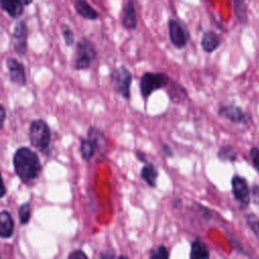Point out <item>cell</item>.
Wrapping results in <instances>:
<instances>
[{"label": "cell", "instance_id": "cell-1", "mask_svg": "<svg viewBox=\"0 0 259 259\" xmlns=\"http://www.w3.org/2000/svg\"><path fill=\"white\" fill-rule=\"evenodd\" d=\"M13 167L16 175L23 183L33 181L41 171L37 154L26 147H21L15 151L13 155Z\"/></svg>", "mask_w": 259, "mask_h": 259}, {"label": "cell", "instance_id": "cell-2", "mask_svg": "<svg viewBox=\"0 0 259 259\" xmlns=\"http://www.w3.org/2000/svg\"><path fill=\"white\" fill-rule=\"evenodd\" d=\"M171 78L164 72H146L140 79V92L147 99L155 91L166 88Z\"/></svg>", "mask_w": 259, "mask_h": 259}, {"label": "cell", "instance_id": "cell-3", "mask_svg": "<svg viewBox=\"0 0 259 259\" xmlns=\"http://www.w3.org/2000/svg\"><path fill=\"white\" fill-rule=\"evenodd\" d=\"M29 142L30 145L39 150L45 151L51 143V130L48 123L40 118L33 119L29 124Z\"/></svg>", "mask_w": 259, "mask_h": 259}, {"label": "cell", "instance_id": "cell-4", "mask_svg": "<svg viewBox=\"0 0 259 259\" xmlns=\"http://www.w3.org/2000/svg\"><path fill=\"white\" fill-rule=\"evenodd\" d=\"M110 84L114 91L123 99H131V86L133 83V74L125 66H119L110 73Z\"/></svg>", "mask_w": 259, "mask_h": 259}, {"label": "cell", "instance_id": "cell-5", "mask_svg": "<svg viewBox=\"0 0 259 259\" xmlns=\"http://www.w3.org/2000/svg\"><path fill=\"white\" fill-rule=\"evenodd\" d=\"M218 115L230 122L248 126L253 122L252 115L234 102L221 103L218 108Z\"/></svg>", "mask_w": 259, "mask_h": 259}, {"label": "cell", "instance_id": "cell-6", "mask_svg": "<svg viewBox=\"0 0 259 259\" xmlns=\"http://www.w3.org/2000/svg\"><path fill=\"white\" fill-rule=\"evenodd\" d=\"M97 52L91 40L88 38H82L76 49V55L74 60V68L76 70L88 69L95 61Z\"/></svg>", "mask_w": 259, "mask_h": 259}, {"label": "cell", "instance_id": "cell-7", "mask_svg": "<svg viewBox=\"0 0 259 259\" xmlns=\"http://www.w3.org/2000/svg\"><path fill=\"white\" fill-rule=\"evenodd\" d=\"M232 193L241 209H247L251 202V191L248 181L241 175H234L231 179Z\"/></svg>", "mask_w": 259, "mask_h": 259}, {"label": "cell", "instance_id": "cell-8", "mask_svg": "<svg viewBox=\"0 0 259 259\" xmlns=\"http://www.w3.org/2000/svg\"><path fill=\"white\" fill-rule=\"evenodd\" d=\"M168 32L171 44L176 49H183L189 40V33L185 25L178 19L171 18L168 22Z\"/></svg>", "mask_w": 259, "mask_h": 259}, {"label": "cell", "instance_id": "cell-9", "mask_svg": "<svg viewBox=\"0 0 259 259\" xmlns=\"http://www.w3.org/2000/svg\"><path fill=\"white\" fill-rule=\"evenodd\" d=\"M6 66L11 82L19 86H24L26 84V76L23 65L14 58H7Z\"/></svg>", "mask_w": 259, "mask_h": 259}, {"label": "cell", "instance_id": "cell-10", "mask_svg": "<svg viewBox=\"0 0 259 259\" xmlns=\"http://www.w3.org/2000/svg\"><path fill=\"white\" fill-rule=\"evenodd\" d=\"M26 36H27L26 24L20 21L15 25L14 31H13L14 48L17 54L20 56H23L26 53Z\"/></svg>", "mask_w": 259, "mask_h": 259}, {"label": "cell", "instance_id": "cell-11", "mask_svg": "<svg viewBox=\"0 0 259 259\" xmlns=\"http://www.w3.org/2000/svg\"><path fill=\"white\" fill-rule=\"evenodd\" d=\"M121 23L124 28L133 30L137 28L138 25V18H137V11L135 0H128L123 8Z\"/></svg>", "mask_w": 259, "mask_h": 259}, {"label": "cell", "instance_id": "cell-12", "mask_svg": "<svg viewBox=\"0 0 259 259\" xmlns=\"http://www.w3.org/2000/svg\"><path fill=\"white\" fill-rule=\"evenodd\" d=\"M221 44H222V38L217 32L212 30H207L203 32L200 40V46L203 52L210 54L215 50H218Z\"/></svg>", "mask_w": 259, "mask_h": 259}, {"label": "cell", "instance_id": "cell-13", "mask_svg": "<svg viewBox=\"0 0 259 259\" xmlns=\"http://www.w3.org/2000/svg\"><path fill=\"white\" fill-rule=\"evenodd\" d=\"M210 257L209 249L206 243L200 238L196 237L190 244V259H208Z\"/></svg>", "mask_w": 259, "mask_h": 259}, {"label": "cell", "instance_id": "cell-14", "mask_svg": "<svg viewBox=\"0 0 259 259\" xmlns=\"http://www.w3.org/2000/svg\"><path fill=\"white\" fill-rule=\"evenodd\" d=\"M140 176H141V179L144 180L149 187L156 188L159 171L154 164L150 162L145 163L140 170Z\"/></svg>", "mask_w": 259, "mask_h": 259}, {"label": "cell", "instance_id": "cell-15", "mask_svg": "<svg viewBox=\"0 0 259 259\" xmlns=\"http://www.w3.org/2000/svg\"><path fill=\"white\" fill-rule=\"evenodd\" d=\"M167 87H168L167 93H168L169 99L172 102L180 103V102L184 101L185 99H187V97H188L187 91L185 90V88L183 86H181L177 82L170 80Z\"/></svg>", "mask_w": 259, "mask_h": 259}, {"label": "cell", "instance_id": "cell-16", "mask_svg": "<svg viewBox=\"0 0 259 259\" xmlns=\"http://www.w3.org/2000/svg\"><path fill=\"white\" fill-rule=\"evenodd\" d=\"M14 231V221L12 215L7 210L0 211V237L10 238Z\"/></svg>", "mask_w": 259, "mask_h": 259}, {"label": "cell", "instance_id": "cell-17", "mask_svg": "<svg viewBox=\"0 0 259 259\" xmlns=\"http://www.w3.org/2000/svg\"><path fill=\"white\" fill-rule=\"evenodd\" d=\"M1 7L12 18H19L23 13V4L20 0H0Z\"/></svg>", "mask_w": 259, "mask_h": 259}, {"label": "cell", "instance_id": "cell-18", "mask_svg": "<svg viewBox=\"0 0 259 259\" xmlns=\"http://www.w3.org/2000/svg\"><path fill=\"white\" fill-rule=\"evenodd\" d=\"M75 9L77 13L85 19L96 20L98 18L97 11L92 8L86 0H75Z\"/></svg>", "mask_w": 259, "mask_h": 259}, {"label": "cell", "instance_id": "cell-19", "mask_svg": "<svg viewBox=\"0 0 259 259\" xmlns=\"http://www.w3.org/2000/svg\"><path fill=\"white\" fill-rule=\"evenodd\" d=\"M87 138H89L95 145L96 151H101L107 145V138L99 128L90 126L87 132Z\"/></svg>", "mask_w": 259, "mask_h": 259}, {"label": "cell", "instance_id": "cell-20", "mask_svg": "<svg viewBox=\"0 0 259 259\" xmlns=\"http://www.w3.org/2000/svg\"><path fill=\"white\" fill-rule=\"evenodd\" d=\"M239 151L232 145H225L221 146L218 150L217 157L222 162H235L238 159Z\"/></svg>", "mask_w": 259, "mask_h": 259}, {"label": "cell", "instance_id": "cell-21", "mask_svg": "<svg viewBox=\"0 0 259 259\" xmlns=\"http://www.w3.org/2000/svg\"><path fill=\"white\" fill-rule=\"evenodd\" d=\"M96 152L94 143L89 139H81L80 141V153L81 157L85 161H90Z\"/></svg>", "mask_w": 259, "mask_h": 259}, {"label": "cell", "instance_id": "cell-22", "mask_svg": "<svg viewBox=\"0 0 259 259\" xmlns=\"http://www.w3.org/2000/svg\"><path fill=\"white\" fill-rule=\"evenodd\" d=\"M233 1H234V11L237 19L239 20L240 23L245 24L248 20L246 0H233Z\"/></svg>", "mask_w": 259, "mask_h": 259}, {"label": "cell", "instance_id": "cell-23", "mask_svg": "<svg viewBox=\"0 0 259 259\" xmlns=\"http://www.w3.org/2000/svg\"><path fill=\"white\" fill-rule=\"evenodd\" d=\"M150 259H168L170 257V251L165 245H158L152 248L148 254Z\"/></svg>", "mask_w": 259, "mask_h": 259}, {"label": "cell", "instance_id": "cell-24", "mask_svg": "<svg viewBox=\"0 0 259 259\" xmlns=\"http://www.w3.org/2000/svg\"><path fill=\"white\" fill-rule=\"evenodd\" d=\"M246 224L248 228L253 232V234L259 240V218L255 213H247L246 217Z\"/></svg>", "mask_w": 259, "mask_h": 259}, {"label": "cell", "instance_id": "cell-25", "mask_svg": "<svg viewBox=\"0 0 259 259\" xmlns=\"http://www.w3.org/2000/svg\"><path fill=\"white\" fill-rule=\"evenodd\" d=\"M19 222L21 225H26L31 217V207L29 203H23L20 205L18 209Z\"/></svg>", "mask_w": 259, "mask_h": 259}, {"label": "cell", "instance_id": "cell-26", "mask_svg": "<svg viewBox=\"0 0 259 259\" xmlns=\"http://www.w3.org/2000/svg\"><path fill=\"white\" fill-rule=\"evenodd\" d=\"M249 154H250V159H251L252 165L256 169L257 173L259 174V147L252 146L250 148Z\"/></svg>", "mask_w": 259, "mask_h": 259}, {"label": "cell", "instance_id": "cell-27", "mask_svg": "<svg viewBox=\"0 0 259 259\" xmlns=\"http://www.w3.org/2000/svg\"><path fill=\"white\" fill-rule=\"evenodd\" d=\"M62 33H63L65 42H66L67 46L70 47V46H72V45L75 42V34H74V32L70 29L69 26L63 25V26H62Z\"/></svg>", "mask_w": 259, "mask_h": 259}, {"label": "cell", "instance_id": "cell-28", "mask_svg": "<svg viewBox=\"0 0 259 259\" xmlns=\"http://www.w3.org/2000/svg\"><path fill=\"white\" fill-rule=\"evenodd\" d=\"M250 191H251V199H252V202H253L255 205H258V206H259V184L254 183V184L252 185V187L250 188Z\"/></svg>", "mask_w": 259, "mask_h": 259}, {"label": "cell", "instance_id": "cell-29", "mask_svg": "<svg viewBox=\"0 0 259 259\" xmlns=\"http://www.w3.org/2000/svg\"><path fill=\"white\" fill-rule=\"evenodd\" d=\"M68 258H69V259H87L88 256H87V254L84 253V251H82V250H76V251L70 253L69 256H68Z\"/></svg>", "mask_w": 259, "mask_h": 259}, {"label": "cell", "instance_id": "cell-30", "mask_svg": "<svg viewBox=\"0 0 259 259\" xmlns=\"http://www.w3.org/2000/svg\"><path fill=\"white\" fill-rule=\"evenodd\" d=\"M198 208H199V211L202 213V217L205 219V220H210L212 218V212L209 208H207L206 206L202 205V204H197Z\"/></svg>", "mask_w": 259, "mask_h": 259}, {"label": "cell", "instance_id": "cell-31", "mask_svg": "<svg viewBox=\"0 0 259 259\" xmlns=\"http://www.w3.org/2000/svg\"><path fill=\"white\" fill-rule=\"evenodd\" d=\"M135 156H136V158H137L140 162H142L143 164L148 163L147 155H146V153L143 152L142 150H136V151H135Z\"/></svg>", "mask_w": 259, "mask_h": 259}, {"label": "cell", "instance_id": "cell-32", "mask_svg": "<svg viewBox=\"0 0 259 259\" xmlns=\"http://www.w3.org/2000/svg\"><path fill=\"white\" fill-rule=\"evenodd\" d=\"M161 150H162V153H163L167 158H172V157L174 156L173 151H172L171 147H170L168 144H162Z\"/></svg>", "mask_w": 259, "mask_h": 259}, {"label": "cell", "instance_id": "cell-33", "mask_svg": "<svg viewBox=\"0 0 259 259\" xmlns=\"http://www.w3.org/2000/svg\"><path fill=\"white\" fill-rule=\"evenodd\" d=\"M230 242H231V245L233 246V248H234L235 250H237L238 253H240V254H242V255H247V254L244 252V249H243V247L241 246L240 242H238V241H236V240H233V239H231Z\"/></svg>", "mask_w": 259, "mask_h": 259}, {"label": "cell", "instance_id": "cell-34", "mask_svg": "<svg viewBox=\"0 0 259 259\" xmlns=\"http://www.w3.org/2000/svg\"><path fill=\"white\" fill-rule=\"evenodd\" d=\"M6 119V110L2 104H0V130L4 126V122Z\"/></svg>", "mask_w": 259, "mask_h": 259}, {"label": "cell", "instance_id": "cell-35", "mask_svg": "<svg viewBox=\"0 0 259 259\" xmlns=\"http://www.w3.org/2000/svg\"><path fill=\"white\" fill-rule=\"evenodd\" d=\"M6 192H7V190H6V187H5L3 178H2V174H1V171H0V198L5 196Z\"/></svg>", "mask_w": 259, "mask_h": 259}, {"label": "cell", "instance_id": "cell-36", "mask_svg": "<svg viewBox=\"0 0 259 259\" xmlns=\"http://www.w3.org/2000/svg\"><path fill=\"white\" fill-rule=\"evenodd\" d=\"M99 257H100V258H114V257H115V255H114L112 252L106 251V252H102V253H100Z\"/></svg>", "mask_w": 259, "mask_h": 259}, {"label": "cell", "instance_id": "cell-37", "mask_svg": "<svg viewBox=\"0 0 259 259\" xmlns=\"http://www.w3.org/2000/svg\"><path fill=\"white\" fill-rule=\"evenodd\" d=\"M173 206L175 207V208H179V207H181V205H182V200L180 199V198H176V199H174L173 200Z\"/></svg>", "mask_w": 259, "mask_h": 259}, {"label": "cell", "instance_id": "cell-38", "mask_svg": "<svg viewBox=\"0 0 259 259\" xmlns=\"http://www.w3.org/2000/svg\"><path fill=\"white\" fill-rule=\"evenodd\" d=\"M21 2H22V4L24 5V6H28L31 2H32V0H20Z\"/></svg>", "mask_w": 259, "mask_h": 259}]
</instances>
